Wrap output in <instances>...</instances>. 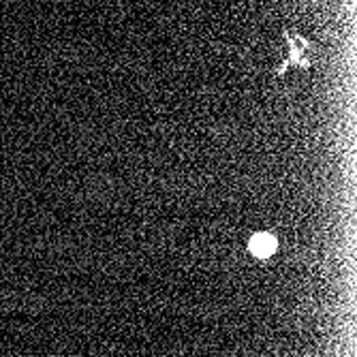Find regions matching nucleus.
<instances>
[{
    "label": "nucleus",
    "instance_id": "obj_1",
    "mask_svg": "<svg viewBox=\"0 0 357 357\" xmlns=\"http://www.w3.org/2000/svg\"><path fill=\"white\" fill-rule=\"evenodd\" d=\"M289 54L284 58V62L276 69V77H282L289 69H302V71H310L314 67V62L319 58V54L323 52V47L317 41H310L308 37L300 35L298 30H282Z\"/></svg>",
    "mask_w": 357,
    "mask_h": 357
},
{
    "label": "nucleus",
    "instance_id": "obj_2",
    "mask_svg": "<svg viewBox=\"0 0 357 357\" xmlns=\"http://www.w3.org/2000/svg\"><path fill=\"white\" fill-rule=\"evenodd\" d=\"M278 248V240L274 234H268V231H259L255 234L250 240H248V250L252 257L257 259H268L276 252Z\"/></svg>",
    "mask_w": 357,
    "mask_h": 357
}]
</instances>
